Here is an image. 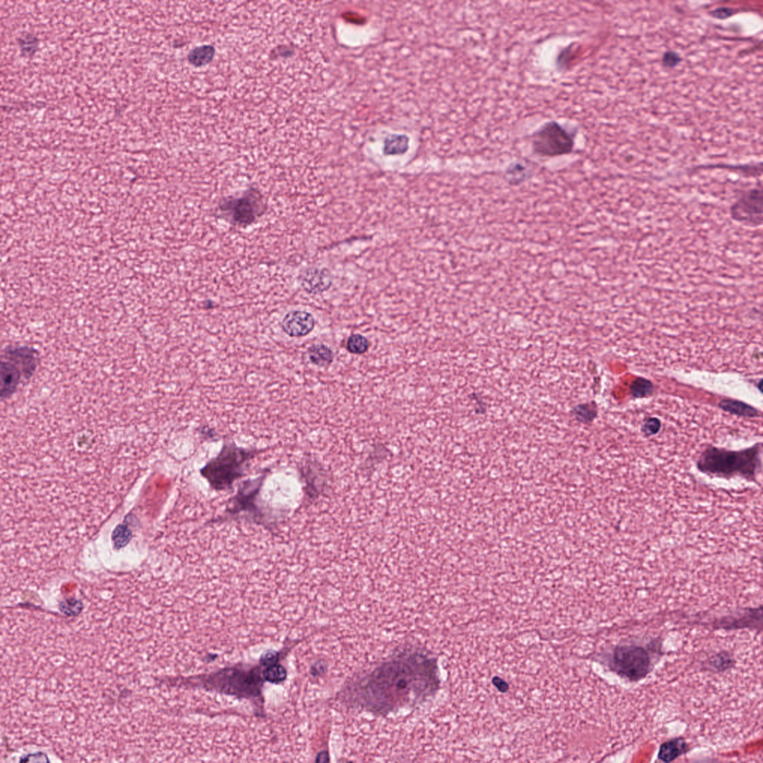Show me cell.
<instances>
[{"label": "cell", "mask_w": 763, "mask_h": 763, "mask_svg": "<svg viewBox=\"0 0 763 763\" xmlns=\"http://www.w3.org/2000/svg\"><path fill=\"white\" fill-rule=\"evenodd\" d=\"M439 686L435 661L418 654L404 656L377 669L360 684L359 705L378 713L417 704Z\"/></svg>", "instance_id": "obj_1"}, {"label": "cell", "mask_w": 763, "mask_h": 763, "mask_svg": "<svg viewBox=\"0 0 763 763\" xmlns=\"http://www.w3.org/2000/svg\"><path fill=\"white\" fill-rule=\"evenodd\" d=\"M698 470L710 478L756 481L761 467L758 445L742 450L710 448L700 457Z\"/></svg>", "instance_id": "obj_2"}, {"label": "cell", "mask_w": 763, "mask_h": 763, "mask_svg": "<svg viewBox=\"0 0 763 763\" xmlns=\"http://www.w3.org/2000/svg\"><path fill=\"white\" fill-rule=\"evenodd\" d=\"M659 644H621L605 657L606 666L621 678L629 682L644 680L651 673L659 657Z\"/></svg>", "instance_id": "obj_3"}, {"label": "cell", "mask_w": 763, "mask_h": 763, "mask_svg": "<svg viewBox=\"0 0 763 763\" xmlns=\"http://www.w3.org/2000/svg\"><path fill=\"white\" fill-rule=\"evenodd\" d=\"M254 455L253 451L225 444L219 455L202 469V475L217 491L230 489L242 477L244 469Z\"/></svg>", "instance_id": "obj_4"}, {"label": "cell", "mask_w": 763, "mask_h": 763, "mask_svg": "<svg viewBox=\"0 0 763 763\" xmlns=\"http://www.w3.org/2000/svg\"><path fill=\"white\" fill-rule=\"evenodd\" d=\"M267 207L261 191L250 188L240 194L224 197L216 208V215L232 227L246 229L266 215Z\"/></svg>", "instance_id": "obj_5"}, {"label": "cell", "mask_w": 763, "mask_h": 763, "mask_svg": "<svg viewBox=\"0 0 763 763\" xmlns=\"http://www.w3.org/2000/svg\"><path fill=\"white\" fill-rule=\"evenodd\" d=\"M532 146L535 153L540 156L557 157L571 153L574 140L556 121H549L534 134Z\"/></svg>", "instance_id": "obj_6"}, {"label": "cell", "mask_w": 763, "mask_h": 763, "mask_svg": "<svg viewBox=\"0 0 763 763\" xmlns=\"http://www.w3.org/2000/svg\"><path fill=\"white\" fill-rule=\"evenodd\" d=\"M730 215L735 221L752 227L762 223V188L743 192L730 207Z\"/></svg>", "instance_id": "obj_7"}, {"label": "cell", "mask_w": 763, "mask_h": 763, "mask_svg": "<svg viewBox=\"0 0 763 763\" xmlns=\"http://www.w3.org/2000/svg\"><path fill=\"white\" fill-rule=\"evenodd\" d=\"M315 326L314 316L309 312L293 310L288 313L282 319L283 332L292 338H301L310 334Z\"/></svg>", "instance_id": "obj_8"}, {"label": "cell", "mask_w": 763, "mask_h": 763, "mask_svg": "<svg viewBox=\"0 0 763 763\" xmlns=\"http://www.w3.org/2000/svg\"><path fill=\"white\" fill-rule=\"evenodd\" d=\"M2 357L18 364L28 380L35 374L38 365V351L28 346H9L5 348Z\"/></svg>", "instance_id": "obj_9"}, {"label": "cell", "mask_w": 763, "mask_h": 763, "mask_svg": "<svg viewBox=\"0 0 763 763\" xmlns=\"http://www.w3.org/2000/svg\"><path fill=\"white\" fill-rule=\"evenodd\" d=\"M25 379V374L20 366L7 359L2 358L1 362V399H9L16 392L18 388Z\"/></svg>", "instance_id": "obj_10"}, {"label": "cell", "mask_w": 763, "mask_h": 763, "mask_svg": "<svg viewBox=\"0 0 763 763\" xmlns=\"http://www.w3.org/2000/svg\"><path fill=\"white\" fill-rule=\"evenodd\" d=\"M331 278L328 271L311 269L305 271L301 277V285L309 294L323 293L330 288Z\"/></svg>", "instance_id": "obj_11"}, {"label": "cell", "mask_w": 763, "mask_h": 763, "mask_svg": "<svg viewBox=\"0 0 763 763\" xmlns=\"http://www.w3.org/2000/svg\"><path fill=\"white\" fill-rule=\"evenodd\" d=\"M217 50L211 44H202L191 49L188 53V62L195 67L206 66L212 63Z\"/></svg>", "instance_id": "obj_12"}, {"label": "cell", "mask_w": 763, "mask_h": 763, "mask_svg": "<svg viewBox=\"0 0 763 763\" xmlns=\"http://www.w3.org/2000/svg\"><path fill=\"white\" fill-rule=\"evenodd\" d=\"M310 361L319 368H328L333 362V351L325 344H316L308 350Z\"/></svg>", "instance_id": "obj_13"}, {"label": "cell", "mask_w": 763, "mask_h": 763, "mask_svg": "<svg viewBox=\"0 0 763 763\" xmlns=\"http://www.w3.org/2000/svg\"><path fill=\"white\" fill-rule=\"evenodd\" d=\"M688 745L684 740L675 739L664 742L660 747L659 758L665 762L674 761L686 753Z\"/></svg>", "instance_id": "obj_14"}, {"label": "cell", "mask_w": 763, "mask_h": 763, "mask_svg": "<svg viewBox=\"0 0 763 763\" xmlns=\"http://www.w3.org/2000/svg\"><path fill=\"white\" fill-rule=\"evenodd\" d=\"M39 39L32 33H23L18 38V44L20 53L23 57L32 58L37 53L39 48Z\"/></svg>", "instance_id": "obj_15"}, {"label": "cell", "mask_w": 763, "mask_h": 763, "mask_svg": "<svg viewBox=\"0 0 763 763\" xmlns=\"http://www.w3.org/2000/svg\"><path fill=\"white\" fill-rule=\"evenodd\" d=\"M408 146V141L406 136L392 135L389 136L385 141L384 151L389 156L400 155L406 152Z\"/></svg>", "instance_id": "obj_16"}, {"label": "cell", "mask_w": 763, "mask_h": 763, "mask_svg": "<svg viewBox=\"0 0 763 763\" xmlns=\"http://www.w3.org/2000/svg\"><path fill=\"white\" fill-rule=\"evenodd\" d=\"M721 406L723 409L730 411V413L740 416L752 418L756 417L758 415L757 411L755 408L737 401H723L721 403Z\"/></svg>", "instance_id": "obj_17"}, {"label": "cell", "mask_w": 763, "mask_h": 763, "mask_svg": "<svg viewBox=\"0 0 763 763\" xmlns=\"http://www.w3.org/2000/svg\"><path fill=\"white\" fill-rule=\"evenodd\" d=\"M369 347V341L361 334L351 335L346 343L348 352L353 355H364L367 352Z\"/></svg>", "instance_id": "obj_18"}, {"label": "cell", "mask_w": 763, "mask_h": 763, "mask_svg": "<svg viewBox=\"0 0 763 763\" xmlns=\"http://www.w3.org/2000/svg\"><path fill=\"white\" fill-rule=\"evenodd\" d=\"M264 677L269 682L278 683L286 679V671L283 666L274 664L264 671Z\"/></svg>", "instance_id": "obj_19"}, {"label": "cell", "mask_w": 763, "mask_h": 763, "mask_svg": "<svg viewBox=\"0 0 763 763\" xmlns=\"http://www.w3.org/2000/svg\"><path fill=\"white\" fill-rule=\"evenodd\" d=\"M631 389L632 394L636 396V398L641 399L651 394L654 390V386L649 380L639 378L634 381Z\"/></svg>", "instance_id": "obj_20"}, {"label": "cell", "mask_w": 763, "mask_h": 763, "mask_svg": "<svg viewBox=\"0 0 763 763\" xmlns=\"http://www.w3.org/2000/svg\"><path fill=\"white\" fill-rule=\"evenodd\" d=\"M329 760V754L327 752L320 753L316 758V762H327Z\"/></svg>", "instance_id": "obj_21"}]
</instances>
